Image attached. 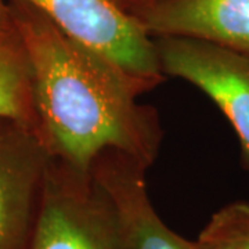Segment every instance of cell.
I'll return each instance as SVG.
<instances>
[{
	"label": "cell",
	"instance_id": "obj_4",
	"mask_svg": "<svg viewBox=\"0 0 249 249\" xmlns=\"http://www.w3.org/2000/svg\"><path fill=\"white\" fill-rule=\"evenodd\" d=\"M162 71L194 85L209 97L235 130L241 163L249 170V58L199 39L154 37Z\"/></svg>",
	"mask_w": 249,
	"mask_h": 249
},
{
	"label": "cell",
	"instance_id": "obj_3",
	"mask_svg": "<svg viewBox=\"0 0 249 249\" xmlns=\"http://www.w3.org/2000/svg\"><path fill=\"white\" fill-rule=\"evenodd\" d=\"M39 10L71 39L114 64L140 94L155 89L162 71L154 37L112 0H18Z\"/></svg>",
	"mask_w": 249,
	"mask_h": 249
},
{
	"label": "cell",
	"instance_id": "obj_10",
	"mask_svg": "<svg viewBox=\"0 0 249 249\" xmlns=\"http://www.w3.org/2000/svg\"><path fill=\"white\" fill-rule=\"evenodd\" d=\"M112 1L118 7H121L124 11H126L127 14H130L133 17L139 10L145 7L152 0H112Z\"/></svg>",
	"mask_w": 249,
	"mask_h": 249
},
{
	"label": "cell",
	"instance_id": "obj_1",
	"mask_svg": "<svg viewBox=\"0 0 249 249\" xmlns=\"http://www.w3.org/2000/svg\"><path fill=\"white\" fill-rule=\"evenodd\" d=\"M34 75L40 137L50 155L90 172L98 155L115 150L155 162L163 130L157 109L103 55L67 36L39 10L9 0Z\"/></svg>",
	"mask_w": 249,
	"mask_h": 249
},
{
	"label": "cell",
	"instance_id": "obj_8",
	"mask_svg": "<svg viewBox=\"0 0 249 249\" xmlns=\"http://www.w3.org/2000/svg\"><path fill=\"white\" fill-rule=\"evenodd\" d=\"M0 119L25 124L40 136L32 67L14 22L0 28Z\"/></svg>",
	"mask_w": 249,
	"mask_h": 249
},
{
	"label": "cell",
	"instance_id": "obj_7",
	"mask_svg": "<svg viewBox=\"0 0 249 249\" xmlns=\"http://www.w3.org/2000/svg\"><path fill=\"white\" fill-rule=\"evenodd\" d=\"M133 17L152 37L199 39L249 58V0H152Z\"/></svg>",
	"mask_w": 249,
	"mask_h": 249
},
{
	"label": "cell",
	"instance_id": "obj_5",
	"mask_svg": "<svg viewBox=\"0 0 249 249\" xmlns=\"http://www.w3.org/2000/svg\"><path fill=\"white\" fill-rule=\"evenodd\" d=\"M50 160L34 129L0 119V249H28Z\"/></svg>",
	"mask_w": 249,
	"mask_h": 249
},
{
	"label": "cell",
	"instance_id": "obj_2",
	"mask_svg": "<svg viewBox=\"0 0 249 249\" xmlns=\"http://www.w3.org/2000/svg\"><path fill=\"white\" fill-rule=\"evenodd\" d=\"M28 249H122L115 205L91 170L52 157Z\"/></svg>",
	"mask_w": 249,
	"mask_h": 249
},
{
	"label": "cell",
	"instance_id": "obj_9",
	"mask_svg": "<svg viewBox=\"0 0 249 249\" xmlns=\"http://www.w3.org/2000/svg\"><path fill=\"white\" fill-rule=\"evenodd\" d=\"M196 241L202 249H249V202L224 205L212 214Z\"/></svg>",
	"mask_w": 249,
	"mask_h": 249
},
{
	"label": "cell",
	"instance_id": "obj_6",
	"mask_svg": "<svg viewBox=\"0 0 249 249\" xmlns=\"http://www.w3.org/2000/svg\"><path fill=\"white\" fill-rule=\"evenodd\" d=\"M145 166L124 152L103 151L91 165V173L115 205L122 249H202L170 230L154 209L145 183Z\"/></svg>",
	"mask_w": 249,
	"mask_h": 249
},
{
	"label": "cell",
	"instance_id": "obj_11",
	"mask_svg": "<svg viewBox=\"0 0 249 249\" xmlns=\"http://www.w3.org/2000/svg\"><path fill=\"white\" fill-rule=\"evenodd\" d=\"M13 22L10 13L9 0H0V28H4Z\"/></svg>",
	"mask_w": 249,
	"mask_h": 249
}]
</instances>
